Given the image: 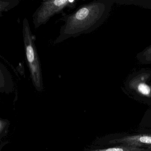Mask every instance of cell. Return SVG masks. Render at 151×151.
I'll return each mask as SVG.
<instances>
[{"instance_id":"cell-1","label":"cell","mask_w":151,"mask_h":151,"mask_svg":"<svg viewBox=\"0 0 151 151\" xmlns=\"http://www.w3.org/2000/svg\"><path fill=\"white\" fill-rule=\"evenodd\" d=\"M111 4L106 1H94L79 6L73 13L62 14L64 22L54 44H60L70 38L88 34L99 28L107 17Z\"/></svg>"},{"instance_id":"cell-2","label":"cell","mask_w":151,"mask_h":151,"mask_svg":"<svg viewBox=\"0 0 151 151\" xmlns=\"http://www.w3.org/2000/svg\"><path fill=\"white\" fill-rule=\"evenodd\" d=\"M22 35L26 63L32 82L35 88L40 91L44 86L41 63L35 44L36 37L32 32L27 18L23 21Z\"/></svg>"},{"instance_id":"cell-3","label":"cell","mask_w":151,"mask_h":151,"mask_svg":"<svg viewBox=\"0 0 151 151\" xmlns=\"http://www.w3.org/2000/svg\"><path fill=\"white\" fill-rule=\"evenodd\" d=\"M78 0H50L44 1L32 15L35 29L45 25L55 15L63 14L66 8L74 9Z\"/></svg>"},{"instance_id":"cell-4","label":"cell","mask_w":151,"mask_h":151,"mask_svg":"<svg viewBox=\"0 0 151 151\" xmlns=\"http://www.w3.org/2000/svg\"><path fill=\"white\" fill-rule=\"evenodd\" d=\"M106 140L108 146H129L151 149V129L139 128L132 133L110 134Z\"/></svg>"},{"instance_id":"cell-5","label":"cell","mask_w":151,"mask_h":151,"mask_svg":"<svg viewBox=\"0 0 151 151\" xmlns=\"http://www.w3.org/2000/svg\"><path fill=\"white\" fill-rule=\"evenodd\" d=\"M151 78L150 71L144 70L131 75L126 82V87L133 98L151 107Z\"/></svg>"},{"instance_id":"cell-6","label":"cell","mask_w":151,"mask_h":151,"mask_svg":"<svg viewBox=\"0 0 151 151\" xmlns=\"http://www.w3.org/2000/svg\"><path fill=\"white\" fill-rule=\"evenodd\" d=\"M94 151H151L149 148H141L129 146H113Z\"/></svg>"},{"instance_id":"cell-7","label":"cell","mask_w":151,"mask_h":151,"mask_svg":"<svg viewBox=\"0 0 151 151\" xmlns=\"http://www.w3.org/2000/svg\"><path fill=\"white\" fill-rule=\"evenodd\" d=\"M20 1L14 0V1H0V11L1 15L2 12H7L10 9L17 6L20 3Z\"/></svg>"},{"instance_id":"cell-8","label":"cell","mask_w":151,"mask_h":151,"mask_svg":"<svg viewBox=\"0 0 151 151\" xmlns=\"http://www.w3.org/2000/svg\"><path fill=\"white\" fill-rule=\"evenodd\" d=\"M137 58L143 64L151 63V46L139 53L137 55Z\"/></svg>"},{"instance_id":"cell-9","label":"cell","mask_w":151,"mask_h":151,"mask_svg":"<svg viewBox=\"0 0 151 151\" xmlns=\"http://www.w3.org/2000/svg\"><path fill=\"white\" fill-rule=\"evenodd\" d=\"M139 126V128L151 129V107L144 114Z\"/></svg>"}]
</instances>
